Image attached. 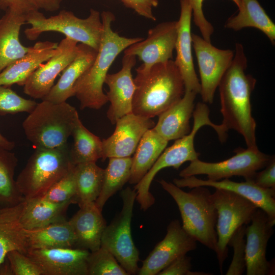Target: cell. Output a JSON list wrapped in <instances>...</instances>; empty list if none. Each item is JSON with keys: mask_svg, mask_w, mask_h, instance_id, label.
Here are the masks:
<instances>
[{"mask_svg": "<svg viewBox=\"0 0 275 275\" xmlns=\"http://www.w3.org/2000/svg\"><path fill=\"white\" fill-rule=\"evenodd\" d=\"M131 164V157L109 158L107 166L104 169L102 188L95 202L101 211L108 199L128 182Z\"/></svg>", "mask_w": 275, "mask_h": 275, "instance_id": "33", "label": "cell"}, {"mask_svg": "<svg viewBox=\"0 0 275 275\" xmlns=\"http://www.w3.org/2000/svg\"><path fill=\"white\" fill-rule=\"evenodd\" d=\"M101 18L103 33L96 58L73 87V96L79 100L80 109H99L108 102L103 85L111 66L122 51L143 39L140 37L126 38L114 32L111 24L115 17L112 12L103 11Z\"/></svg>", "mask_w": 275, "mask_h": 275, "instance_id": "3", "label": "cell"}, {"mask_svg": "<svg viewBox=\"0 0 275 275\" xmlns=\"http://www.w3.org/2000/svg\"><path fill=\"white\" fill-rule=\"evenodd\" d=\"M31 4L36 9L54 12L58 10L63 0H29Z\"/></svg>", "mask_w": 275, "mask_h": 275, "instance_id": "45", "label": "cell"}, {"mask_svg": "<svg viewBox=\"0 0 275 275\" xmlns=\"http://www.w3.org/2000/svg\"><path fill=\"white\" fill-rule=\"evenodd\" d=\"M27 14L8 9L0 19V72L29 49L19 40L20 28L25 23Z\"/></svg>", "mask_w": 275, "mask_h": 275, "instance_id": "24", "label": "cell"}, {"mask_svg": "<svg viewBox=\"0 0 275 275\" xmlns=\"http://www.w3.org/2000/svg\"><path fill=\"white\" fill-rule=\"evenodd\" d=\"M10 274L43 275L40 267L26 255L17 250L6 255Z\"/></svg>", "mask_w": 275, "mask_h": 275, "instance_id": "39", "label": "cell"}, {"mask_svg": "<svg viewBox=\"0 0 275 275\" xmlns=\"http://www.w3.org/2000/svg\"><path fill=\"white\" fill-rule=\"evenodd\" d=\"M246 225L236 229L230 237L228 245L233 248L232 261L226 275H242L246 269L245 236Z\"/></svg>", "mask_w": 275, "mask_h": 275, "instance_id": "38", "label": "cell"}, {"mask_svg": "<svg viewBox=\"0 0 275 275\" xmlns=\"http://www.w3.org/2000/svg\"><path fill=\"white\" fill-rule=\"evenodd\" d=\"M127 7L134 10L138 14L153 21L156 20L152 8L158 5L157 0H120Z\"/></svg>", "mask_w": 275, "mask_h": 275, "instance_id": "43", "label": "cell"}, {"mask_svg": "<svg viewBox=\"0 0 275 275\" xmlns=\"http://www.w3.org/2000/svg\"><path fill=\"white\" fill-rule=\"evenodd\" d=\"M70 203H57L43 197L25 199L22 203L20 222L24 229L34 230L66 219Z\"/></svg>", "mask_w": 275, "mask_h": 275, "instance_id": "27", "label": "cell"}, {"mask_svg": "<svg viewBox=\"0 0 275 275\" xmlns=\"http://www.w3.org/2000/svg\"><path fill=\"white\" fill-rule=\"evenodd\" d=\"M15 146L14 142L9 141L0 133V148L11 151Z\"/></svg>", "mask_w": 275, "mask_h": 275, "instance_id": "46", "label": "cell"}, {"mask_svg": "<svg viewBox=\"0 0 275 275\" xmlns=\"http://www.w3.org/2000/svg\"><path fill=\"white\" fill-rule=\"evenodd\" d=\"M177 35V21L161 22L149 30L146 39L130 45L124 53L138 57L143 62L139 67L148 69L154 64L172 60Z\"/></svg>", "mask_w": 275, "mask_h": 275, "instance_id": "14", "label": "cell"}, {"mask_svg": "<svg viewBox=\"0 0 275 275\" xmlns=\"http://www.w3.org/2000/svg\"><path fill=\"white\" fill-rule=\"evenodd\" d=\"M136 193L129 187L122 190L121 211L103 233L101 246L108 250L128 274H137L139 252L131 236V222Z\"/></svg>", "mask_w": 275, "mask_h": 275, "instance_id": "8", "label": "cell"}, {"mask_svg": "<svg viewBox=\"0 0 275 275\" xmlns=\"http://www.w3.org/2000/svg\"><path fill=\"white\" fill-rule=\"evenodd\" d=\"M25 232L29 250L75 248V235L69 221L66 219L53 223L37 230L25 229Z\"/></svg>", "mask_w": 275, "mask_h": 275, "instance_id": "30", "label": "cell"}, {"mask_svg": "<svg viewBox=\"0 0 275 275\" xmlns=\"http://www.w3.org/2000/svg\"><path fill=\"white\" fill-rule=\"evenodd\" d=\"M75 164H72L67 173L48 189L43 198L57 203L75 204Z\"/></svg>", "mask_w": 275, "mask_h": 275, "instance_id": "36", "label": "cell"}, {"mask_svg": "<svg viewBox=\"0 0 275 275\" xmlns=\"http://www.w3.org/2000/svg\"><path fill=\"white\" fill-rule=\"evenodd\" d=\"M173 183L180 188L204 186L233 191L248 199L263 210L267 214L270 223L273 226L275 224L274 189L262 188L249 181L238 182L229 179L211 181L199 179L195 176L175 178Z\"/></svg>", "mask_w": 275, "mask_h": 275, "instance_id": "18", "label": "cell"}, {"mask_svg": "<svg viewBox=\"0 0 275 275\" xmlns=\"http://www.w3.org/2000/svg\"><path fill=\"white\" fill-rule=\"evenodd\" d=\"M241 5L236 15L230 17L225 27L238 31L254 28L262 32L272 45L275 43V24L257 0H240Z\"/></svg>", "mask_w": 275, "mask_h": 275, "instance_id": "29", "label": "cell"}, {"mask_svg": "<svg viewBox=\"0 0 275 275\" xmlns=\"http://www.w3.org/2000/svg\"><path fill=\"white\" fill-rule=\"evenodd\" d=\"M95 202L79 207L69 220L76 240L75 248L94 252L101 246V238L107 225Z\"/></svg>", "mask_w": 275, "mask_h": 275, "instance_id": "21", "label": "cell"}, {"mask_svg": "<svg viewBox=\"0 0 275 275\" xmlns=\"http://www.w3.org/2000/svg\"><path fill=\"white\" fill-rule=\"evenodd\" d=\"M1 8V1H0V9Z\"/></svg>", "mask_w": 275, "mask_h": 275, "instance_id": "47", "label": "cell"}, {"mask_svg": "<svg viewBox=\"0 0 275 275\" xmlns=\"http://www.w3.org/2000/svg\"><path fill=\"white\" fill-rule=\"evenodd\" d=\"M135 70L133 114L149 118L158 116L183 96V80L173 60Z\"/></svg>", "mask_w": 275, "mask_h": 275, "instance_id": "2", "label": "cell"}, {"mask_svg": "<svg viewBox=\"0 0 275 275\" xmlns=\"http://www.w3.org/2000/svg\"><path fill=\"white\" fill-rule=\"evenodd\" d=\"M1 9H8L22 12L26 14L36 10L30 3L29 0H0Z\"/></svg>", "mask_w": 275, "mask_h": 275, "instance_id": "44", "label": "cell"}, {"mask_svg": "<svg viewBox=\"0 0 275 275\" xmlns=\"http://www.w3.org/2000/svg\"><path fill=\"white\" fill-rule=\"evenodd\" d=\"M88 271V275H129L114 256L102 246L90 252Z\"/></svg>", "mask_w": 275, "mask_h": 275, "instance_id": "35", "label": "cell"}, {"mask_svg": "<svg viewBox=\"0 0 275 275\" xmlns=\"http://www.w3.org/2000/svg\"><path fill=\"white\" fill-rule=\"evenodd\" d=\"M197 241L183 229L179 221L171 222L164 238L143 261L138 274L156 275L177 257L197 248Z\"/></svg>", "mask_w": 275, "mask_h": 275, "instance_id": "13", "label": "cell"}, {"mask_svg": "<svg viewBox=\"0 0 275 275\" xmlns=\"http://www.w3.org/2000/svg\"><path fill=\"white\" fill-rule=\"evenodd\" d=\"M211 197L217 212L216 230V250L221 273L228 256V244L234 231L242 225L250 224L257 206L245 197L233 191L215 188Z\"/></svg>", "mask_w": 275, "mask_h": 275, "instance_id": "9", "label": "cell"}, {"mask_svg": "<svg viewBox=\"0 0 275 275\" xmlns=\"http://www.w3.org/2000/svg\"><path fill=\"white\" fill-rule=\"evenodd\" d=\"M122 68L117 72L108 73L104 84L108 87L106 93L110 106L107 117L113 124L121 117L132 113V100L135 86L131 70L136 64V57L124 54Z\"/></svg>", "mask_w": 275, "mask_h": 275, "instance_id": "19", "label": "cell"}, {"mask_svg": "<svg viewBox=\"0 0 275 275\" xmlns=\"http://www.w3.org/2000/svg\"><path fill=\"white\" fill-rule=\"evenodd\" d=\"M78 42L66 37L58 43L56 52L41 64L23 85L24 93L34 99H43L54 85L58 75L76 56Z\"/></svg>", "mask_w": 275, "mask_h": 275, "instance_id": "15", "label": "cell"}, {"mask_svg": "<svg viewBox=\"0 0 275 275\" xmlns=\"http://www.w3.org/2000/svg\"><path fill=\"white\" fill-rule=\"evenodd\" d=\"M238 8L241 5L240 0H231ZM204 0H189L192 9L194 22L199 28L202 38L206 41L211 42V36L214 29L212 25L206 19L202 9Z\"/></svg>", "mask_w": 275, "mask_h": 275, "instance_id": "40", "label": "cell"}, {"mask_svg": "<svg viewBox=\"0 0 275 275\" xmlns=\"http://www.w3.org/2000/svg\"><path fill=\"white\" fill-rule=\"evenodd\" d=\"M191 258L186 254L180 256L161 270L158 275H209L211 273L191 271Z\"/></svg>", "mask_w": 275, "mask_h": 275, "instance_id": "41", "label": "cell"}, {"mask_svg": "<svg viewBox=\"0 0 275 275\" xmlns=\"http://www.w3.org/2000/svg\"><path fill=\"white\" fill-rule=\"evenodd\" d=\"M168 141L152 128L142 136L132 158L131 173L128 182H140L166 149Z\"/></svg>", "mask_w": 275, "mask_h": 275, "instance_id": "28", "label": "cell"}, {"mask_svg": "<svg viewBox=\"0 0 275 275\" xmlns=\"http://www.w3.org/2000/svg\"><path fill=\"white\" fill-rule=\"evenodd\" d=\"M104 172L94 162L75 165V204L80 207L95 202L102 188Z\"/></svg>", "mask_w": 275, "mask_h": 275, "instance_id": "31", "label": "cell"}, {"mask_svg": "<svg viewBox=\"0 0 275 275\" xmlns=\"http://www.w3.org/2000/svg\"><path fill=\"white\" fill-rule=\"evenodd\" d=\"M245 231V261L247 275L274 274V261L266 257L267 243L273 234V225L267 214L258 208Z\"/></svg>", "mask_w": 275, "mask_h": 275, "instance_id": "12", "label": "cell"}, {"mask_svg": "<svg viewBox=\"0 0 275 275\" xmlns=\"http://www.w3.org/2000/svg\"><path fill=\"white\" fill-rule=\"evenodd\" d=\"M234 152V156L219 162H205L198 158L190 161L179 175L184 177L206 175L207 180L211 181L241 176L245 181H250L258 170L264 169L274 157L261 152L257 147L246 149L239 148Z\"/></svg>", "mask_w": 275, "mask_h": 275, "instance_id": "10", "label": "cell"}, {"mask_svg": "<svg viewBox=\"0 0 275 275\" xmlns=\"http://www.w3.org/2000/svg\"><path fill=\"white\" fill-rule=\"evenodd\" d=\"M22 202L0 208V266L8 252L17 250L26 254L29 250L25 229L20 222Z\"/></svg>", "mask_w": 275, "mask_h": 275, "instance_id": "26", "label": "cell"}, {"mask_svg": "<svg viewBox=\"0 0 275 275\" xmlns=\"http://www.w3.org/2000/svg\"><path fill=\"white\" fill-rule=\"evenodd\" d=\"M58 43L49 41H38L29 47L28 52L0 72V85L13 84L23 86L29 76L56 52Z\"/></svg>", "mask_w": 275, "mask_h": 275, "instance_id": "22", "label": "cell"}, {"mask_svg": "<svg viewBox=\"0 0 275 275\" xmlns=\"http://www.w3.org/2000/svg\"><path fill=\"white\" fill-rule=\"evenodd\" d=\"M68 145L47 149L37 148L16 179L25 199L43 197L68 171L72 163Z\"/></svg>", "mask_w": 275, "mask_h": 275, "instance_id": "7", "label": "cell"}, {"mask_svg": "<svg viewBox=\"0 0 275 275\" xmlns=\"http://www.w3.org/2000/svg\"><path fill=\"white\" fill-rule=\"evenodd\" d=\"M191 39L200 75V94L204 102L211 104L216 89L233 60L234 51L216 48L194 33Z\"/></svg>", "mask_w": 275, "mask_h": 275, "instance_id": "11", "label": "cell"}, {"mask_svg": "<svg viewBox=\"0 0 275 275\" xmlns=\"http://www.w3.org/2000/svg\"><path fill=\"white\" fill-rule=\"evenodd\" d=\"M79 119L76 108L66 101L42 100L29 113L22 127L35 149L55 148L67 144Z\"/></svg>", "mask_w": 275, "mask_h": 275, "instance_id": "5", "label": "cell"}, {"mask_svg": "<svg viewBox=\"0 0 275 275\" xmlns=\"http://www.w3.org/2000/svg\"><path fill=\"white\" fill-rule=\"evenodd\" d=\"M89 251L78 248L32 249L25 254L43 275H88Z\"/></svg>", "mask_w": 275, "mask_h": 275, "instance_id": "16", "label": "cell"}, {"mask_svg": "<svg viewBox=\"0 0 275 275\" xmlns=\"http://www.w3.org/2000/svg\"><path fill=\"white\" fill-rule=\"evenodd\" d=\"M73 143L69 150L71 162L73 164L94 162L103 158L102 142L90 131L80 119L72 131Z\"/></svg>", "mask_w": 275, "mask_h": 275, "instance_id": "32", "label": "cell"}, {"mask_svg": "<svg viewBox=\"0 0 275 275\" xmlns=\"http://www.w3.org/2000/svg\"><path fill=\"white\" fill-rule=\"evenodd\" d=\"M17 163L14 153L0 148V208L14 206L25 200L14 179Z\"/></svg>", "mask_w": 275, "mask_h": 275, "instance_id": "34", "label": "cell"}, {"mask_svg": "<svg viewBox=\"0 0 275 275\" xmlns=\"http://www.w3.org/2000/svg\"><path fill=\"white\" fill-rule=\"evenodd\" d=\"M37 102L18 95L10 87L0 85V115L26 112L30 113Z\"/></svg>", "mask_w": 275, "mask_h": 275, "instance_id": "37", "label": "cell"}, {"mask_svg": "<svg viewBox=\"0 0 275 275\" xmlns=\"http://www.w3.org/2000/svg\"><path fill=\"white\" fill-rule=\"evenodd\" d=\"M197 94L194 91H185L179 101L158 116L157 123L153 127L154 130L168 142L188 134Z\"/></svg>", "mask_w": 275, "mask_h": 275, "instance_id": "23", "label": "cell"}, {"mask_svg": "<svg viewBox=\"0 0 275 275\" xmlns=\"http://www.w3.org/2000/svg\"><path fill=\"white\" fill-rule=\"evenodd\" d=\"M181 12L177 21V35L174 61L183 80L185 91L201 93V85L196 74L192 55L191 20L192 9L189 0H180Z\"/></svg>", "mask_w": 275, "mask_h": 275, "instance_id": "20", "label": "cell"}, {"mask_svg": "<svg viewBox=\"0 0 275 275\" xmlns=\"http://www.w3.org/2000/svg\"><path fill=\"white\" fill-rule=\"evenodd\" d=\"M249 181L262 188L275 189L274 157L263 171L257 172Z\"/></svg>", "mask_w": 275, "mask_h": 275, "instance_id": "42", "label": "cell"}, {"mask_svg": "<svg viewBox=\"0 0 275 275\" xmlns=\"http://www.w3.org/2000/svg\"><path fill=\"white\" fill-rule=\"evenodd\" d=\"M77 47L75 58L63 70L57 84L42 100L59 103L73 96L75 82L92 64L97 53V50L85 44H77Z\"/></svg>", "mask_w": 275, "mask_h": 275, "instance_id": "25", "label": "cell"}, {"mask_svg": "<svg viewBox=\"0 0 275 275\" xmlns=\"http://www.w3.org/2000/svg\"><path fill=\"white\" fill-rule=\"evenodd\" d=\"M113 133L102 142L103 160L111 157H130L143 134L155 125L151 118L133 113L118 119Z\"/></svg>", "mask_w": 275, "mask_h": 275, "instance_id": "17", "label": "cell"}, {"mask_svg": "<svg viewBox=\"0 0 275 275\" xmlns=\"http://www.w3.org/2000/svg\"><path fill=\"white\" fill-rule=\"evenodd\" d=\"M159 183L176 203L185 231L196 241L215 252L217 212L209 190L200 186L185 192L163 179Z\"/></svg>", "mask_w": 275, "mask_h": 275, "instance_id": "4", "label": "cell"}, {"mask_svg": "<svg viewBox=\"0 0 275 275\" xmlns=\"http://www.w3.org/2000/svg\"><path fill=\"white\" fill-rule=\"evenodd\" d=\"M248 60L242 45L236 43L231 64L218 85L222 125L241 134L248 148L257 147L256 123L252 114L251 95L257 80L246 74Z\"/></svg>", "mask_w": 275, "mask_h": 275, "instance_id": "1", "label": "cell"}, {"mask_svg": "<svg viewBox=\"0 0 275 275\" xmlns=\"http://www.w3.org/2000/svg\"><path fill=\"white\" fill-rule=\"evenodd\" d=\"M25 23L31 25L24 31L29 40H36L44 32H57L97 51L103 33L101 14L93 9L90 10L86 18H80L72 12L65 10L47 18L39 10H34L27 14Z\"/></svg>", "mask_w": 275, "mask_h": 275, "instance_id": "6", "label": "cell"}]
</instances>
